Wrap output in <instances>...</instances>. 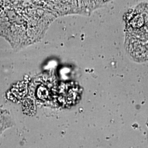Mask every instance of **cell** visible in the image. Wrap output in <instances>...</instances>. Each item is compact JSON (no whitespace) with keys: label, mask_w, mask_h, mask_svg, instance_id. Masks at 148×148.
I'll return each mask as SVG.
<instances>
[{"label":"cell","mask_w":148,"mask_h":148,"mask_svg":"<svg viewBox=\"0 0 148 148\" xmlns=\"http://www.w3.org/2000/svg\"><path fill=\"white\" fill-rule=\"evenodd\" d=\"M126 51L133 60L138 63L148 61V38H141L126 34Z\"/></svg>","instance_id":"cell-2"},{"label":"cell","mask_w":148,"mask_h":148,"mask_svg":"<svg viewBox=\"0 0 148 148\" xmlns=\"http://www.w3.org/2000/svg\"><path fill=\"white\" fill-rule=\"evenodd\" d=\"M126 34L148 38V3L142 2L126 14Z\"/></svg>","instance_id":"cell-1"}]
</instances>
